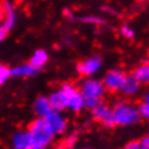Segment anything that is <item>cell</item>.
Listing matches in <instances>:
<instances>
[{
    "instance_id": "7c38bea8",
    "label": "cell",
    "mask_w": 149,
    "mask_h": 149,
    "mask_svg": "<svg viewBox=\"0 0 149 149\" xmlns=\"http://www.w3.org/2000/svg\"><path fill=\"white\" fill-rule=\"evenodd\" d=\"M48 100H49V104H51V106H52V110L62 111V110L67 109V107H66L65 97H63V94L61 92V90L53 92V94H52L49 97H48Z\"/></svg>"
},
{
    "instance_id": "6da1fadb",
    "label": "cell",
    "mask_w": 149,
    "mask_h": 149,
    "mask_svg": "<svg viewBox=\"0 0 149 149\" xmlns=\"http://www.w3.org/2000/svg\"><path fill=\"white\" fill-rule=\"evenodd\" d=\"M28 133L32 139L31 149H44L47 145H49L54 136V133L46 124L43 118H38L33 120L28 128Z\"/></svg>"
},
{
    "instance_id": "8fae6325",
    "label": "cell",
    "mask_w": 149,
    "mask_h": 149,
    "mask_svg": "<svg viewBox=\"0 0 149 149\" xmlns=\"http://www.w3.org/2000/svg\"><path fill=\"white\" fill-rule=\"evenodd\" d=\"M51 110H52V106L49 104V100H48V97L40 96V97H38L36 100V102H34V111H36V114L38 115L39 118L46 116V115L49 113Z\"/></svg>"
},
{
    "instance_id": "2e32d148",
    "label": "cell",
    "mask_w": 149,
    "mask_h": 149,
    "mask_svg": "<svg viewBox=\"0 0 149 149\" xmlns=\"http://www.w3.org/2000/svg\"><path fill=\"white\" fill-rule=\"evenodd\" d=\"M9 76H10V70H9V67L0 63V85L4 84Z\"/></svg>"
},
{
    "instance_id": "d6986e66",
    "label": "cell",
    "mask_w": 149,
    "mask_h": 149,
    "mask_svg": "<svg viewBox=\"0 0 149 149\" xmlns=\"http://www.w3.org/2000/svg\"><path fill=\"white\" fill-rule=\"evenodd\" d=\"M81 20L87 22V23H95V24H101V23H104L102 19H100V18H96V17H86V18H82Z\"/></svg>"
},
{
    "instance_id": "ffe728a7",
    "label": "cell",
    "mask_w": 149,
    "mask_h": 149,
    "mask_svg": "<svg viewBox=\"0 0 149 149\" xmlns=\"http://www.w3.org/2000/svg\"><path fill=\"white\" fill-rule=\"evenodd\" d=\"M123 149H140V144L138 140H132V141H129Z\"/></svg>"
},
{
    "instance_id": "ac0fdd59",
    "label": "cell",
    "mask_w": 149,
    "mask_h": 149,
    "mask_svg": "<svg viewBox=\"0 0 149 149\" xmlns=\"http://www.w3.org/2000/svg\"><path fill=\"white\" fill-rule=\"evenodd\" d=\"M121 34L125 37V38H133L134 32L133 29L129 27V25H123L121 27Z\"/></svg>"
},
{
    "instance_id": "5b68a950",
    "label": "cell",
    "mask_w": 149,
    "mask_h": 149,
    "mask_svg": "<svg viewBox=\"0 0 149 149\" xmlns=\"http://www.w3.org/2000/svg\"><path fill=\"white\" fill-rule=\"evenodd\" d=\"M92 110V116L96 121L101 123L104 126H106V128H113L115 125L114 124V119H113V109L106 105V104L104 102H100L97 104Z\"/></svg>"
},
{
    "instance_id": "9a60e30c",
    "label": "cell",
    "mask_w": 149,
    "mask_h": 149,
    "mask_svg": "<svg viewBox=\"0 0 149 149\" xmlns=\"http://www.w3.org/2000/svg\"><path fill=\"white\" fill-rule=\"evenodd\" d=\"M47 61H48L47 52L43 51V49H38V51H36L34 54L32 56L31 62H29V63H31V65L34 67L36 70H39L40 67H43L44 65H46Z\"/></svg>"
},
{
    "instance_id": "7a4b0ae2",
    "label": "cell",
    "mask_w": 149,
    "mask_h": 149,
    "mask_svg": "<svg viewBox=\"0 0 149 149\" xmlns=\"http://www.w3.org/2000/svg\"><path fill=\"white\" fill-rule=\"evenodd\" d=\"M113 119L115 125H132L140 119V114L133 104L120 101L113 109Z\"/></svg>"
},
{
    "instance_id": "e0dca14e",
    "label": "cell",
    "mask_w": 149,
    "mask_h": 149,
    "mask_svg": "<svg viewBox=\"0 0 149 149\" xmlns=\"http://www.w3.org/2000/svg\"><path fill=\"white\" fill-rule=\"evenodd\" d=\"M138 110H139V114L141 115V116L149 120V106L148 105H145L144 102L140 104V106L138 107Z\"/></svg>"
},
{
    "instance_id": "8992f818",
    "label": "cell",
    "mask_w": 149,
    "mask_h": 149,
    "mask_svg": "<svg viewBox=\"0 0 149 149\" xmlns=\"http://www.w3.org/2000/svg\"><path fill=\"white\" fill-rule=\"evenodd\" d=\"M125 76L126 74L124 72H121V71H110V72H107L102 81L105 90L110 92L120 91L123 84H124Z\"/></svg>"
},
{
    "instance_id": "cb8c5ba5",
    "label": "cell",
    "mask_w": 149,
    "mask_h": 149,
    "mask_svg": "<svg viewBox=\"0 0 149 149\" xmlns=\"http://www.w3.org/2000/svg\"><path fill=\"white\" fill-rule=\"evenodd\" d=\"M81 149H90V148H81Z\"/></svg>"
},
{
    "instance_id": "5bb4252c",
    "label": "cell",
    "mask_w": 149,
    "mask_h": 149,
    "mask_svg": "<svg viewBox=\"0 0 149 149\" xmlns=\"http://www.w3.org/2000/svg\"><path fill=\"white\" fill-rule=\"evenodd\" d=\"M37 71L38 70H36L31 63H27V65H22V66H18V67H15V68L10 70V76H14V77H18V76L28 77V76H33V74H36Z\"/></svg>"
},
{
    "instance_id": "9c48e42d",
    "label": "cell",
    "mask_w": 149,
    "mask_h": 149,
    "mask_svg": "<svg viewBox=\"0 0 149 149\" xmlns=\"http://www.w3.org/2000/svg\"><path fill=\"white\" fill-rule=\"evenodd\" d=\"M13 147L15 149H31L32 148V139L27 132H19L13 136Z\"/></svg>"
},
{
    "instance_id": "277c9868",
    "label": "cell",
    "mask_w": 149,
    "mask_h": 149,
    "mask_svg": "<svg viewBox=\"0 0 149 149\" xmlns=\"http://www.w3.org/2000/svg\"><path fill=\"white\" fill-rule=\"evenodd\" d=\"M80 92L82 95L84 99H99L101 100V97L105 94V87H104L102 82L96 80H86L84 81V84L81 85Z\"/></svg>"
},
{
    "instance_id": "30bf717a",
    "label": "cell",
    "mask_w": 149,
    "mask_h": 149,
    "mask_svg": "<svg viewBox=\"0 0 149 149\" xmlns=\"http://www.w3.org/2000/svg\"><path fill=\"white\" fill-rule=\"evenodd\" d=\"M139 87H140V84L134 79L133 74H129V76H125L124 84H123V86H121V91L124 92L125 95L132 96L134 94H136Z\"/></svg>"
},
{
    "instance_id": "52a82bcc",
    "label": "cell",
    "mask_w": 149,
    "mask_h": 149,
    "mask_svg": "<svg viewBox=\"0 0 149 149\" xmlns=\"http://www.w3.org/2000/svg\"><path fill=\"white\" fill-rule=\"evenodd\" d=\"M43 119L54 134H61L67 128V120L59 114V111L51 110L46 116H43Z\"/></svg>"
},
{
    "instance_id": "4fadbf2b",
    "label": "cell",
    "mask_w": 149,
    "mask_h": 149,
    "mask_svg": "<svg viewBox=\"0 0 149 149\" xmlns=\"http://www.w3.org/2000/svg\"><path fill=\"white\" fill-rule=\"evenodd\" d=\"M133 76L139 84H149V62L136 67L133 72Z\"/></svg>"
},
{
    "instance_id": "44dd1931",
    "label": "cell",
    "mask_w": 149,
    "mask_h": 149,
    "mask_svg": "<svg viewBox=\"0 0 149 149\" xmlns=\"http://www.w3.org/2000/svg\"><path fill=\"white\" fill-rule=\"evenodd\" d=\"M139 144H140V149H149V136L143 138L139 141Z\"/></svg>"
},
{
    "instance_id": "3957f363",
    "label": "cell",
    "mask_w": 149,
    "mask_h": 149,
    "mask_svg": "<svg viewBox=\"0 0 149 149\" xmlns=\"http://www.w3.org/2000/svg\"><path fill=\"white\" fill-rule=\"evenodd\" d=\"M66 101V107H70L73 111H80L84 107V97L79 88H76L72 84H65L61 87Z\"/></svg>"
},
{
    "instance_id": "ba28073f",
    "label": "cell",
    "mask_w": 149,
    "mask_h": 149,
    "mask_svg": "<svg viewBox=\"0 0 149 149\" xmlns=\"http://www.w3.org/2000/svg\"><path fill=\"white\" fill-rule=\"evenodd\" d=\"M101 66V58L95 56V57H91V58H87L85 61L80 62L77 65V71L82 74V76H90V74L95 73L96 71L100 68Z\"/></svg>"
},
{
    "instance_id": "7402d4cb",
    "label": "cell",
    "mask_w": 149,
    "mask_h": 149,
    "mask_svg": "<svg viewBox=\"0 0 149 149\" xmlns=\"http://www.w3.org/2000/svg\"><path fill=\"white\" fill-rule=\"evenodd\" d=\"M8 33H9V29H6L4 27V24L0 25V42H1V40L4 39L6 36H8Z\"/></svg>"
},
{
    "instance_id": "603a6c76",
    "label": "cell",
    "mask_w": 149,
    "mask_h": 149,
    "mask_svg": "<svg viewBox=\"0 0 149 149\" xmlns=\"http://www.w3.org/2000/svg\"><path fill=\"white\" fill-rule=\"evenodd\" d=\"M143 102L145 104V105H148V106H149V91L144 95V100H143Z\"/></svg>"
}]
</instances>
